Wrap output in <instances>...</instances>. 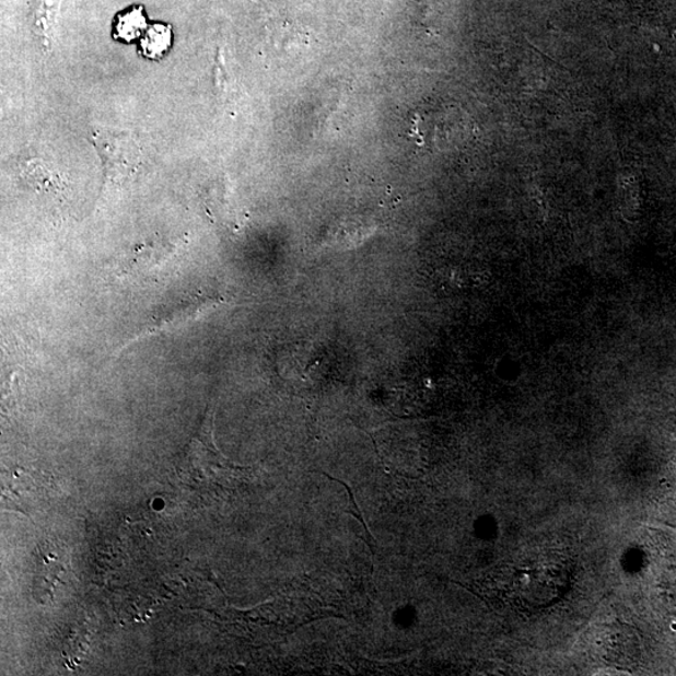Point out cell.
Returning <instances> with one entry per match:
<instances>
[{"label": "cell", "mask_w": 676, "mask_h": 676, "mask_svg": "<svg viewBox=\"0 0 676 676\" xmlns=\"http://www.w3.org/2000/svg\"><path fill=\"white\" fill-rule=\"evenodd\" d=\"M92 141L103 161L104 175L109 184L126 185L143 167L141 144L133 135L112 127H94Z\"/></svg>", "instance_id": "obj_1"}, {"label": "cell", "mask_w": 676, "mask_h": 676, "mask_svg": "<svg viewBox=\"0 0 676 676\" xmlns=\"http://www.w3.org/2000/svg\"><path fill=\"white\" fill-rule=\"evenodd\" d=\"M171 30L166 25H154L147 32L143 39L144 54L149 57H159L170 48Z\"/></svg>", "instance_id": "obj_2"}, {"label": "cell", "mask_w": 676, "mask_h": 676, "mask_svg": "<svg viewBox=\"0 0 676 676\" xmlns=\"http://www.w3.org/2000/svg\"><path fill=\"white\" fill-rule=\"evenodd\" d=\"M145 28V20L141 8H135L131 12L119 15L117 22L118 37L131 40Z\"/></svg>", "instance_id": "obj_3"}]
</instances>
